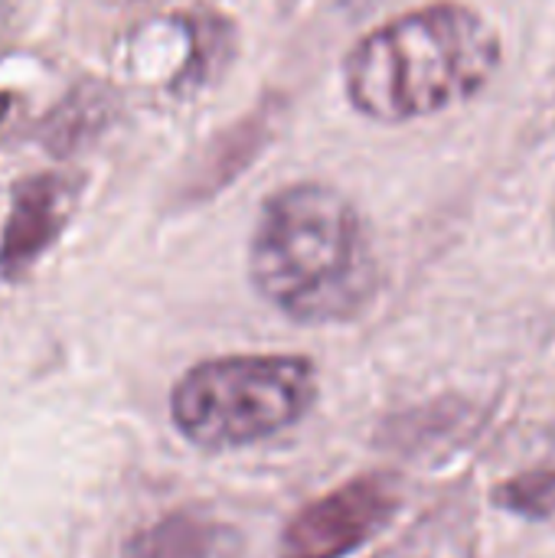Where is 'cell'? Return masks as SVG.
I'll return each mask as SVG.
<instances>
[{
    "mask_svg": "<svg viewBox=\"0 0 555 558\" xmlns=\"http://www.w3.org/2000/svg\"><path fill=\"white\" fill-rule=\"evenodd\" d=\"M497 65L500 39L478 10L429 3L363 36L343 62V78L360 114L402 124L468 101Z\"/></svg>",
    "mask_w": 555,
    "mask_h": 558,
    "instance_id": "1",
    "label": "cell"
},
{
    "mask_svg": "<svg viewBox=\"0 0 555 558\" xmlns=\"http://www.w3.org/2000/svg\"><path fill=\"white\" fill-rule=\"evenodd\" d=\"M249 278L291 320L353 317L373 291V255L357 206L324 183L278 190L262 206Z\"/></svg>",
    "mask_w": 555,
    "mask_h": 558,
    "instance_id": "2",
    "label": "cell"
},
{
    "mask_svg": "<svg viewBox=\"0 0 555 558\" xmlns=\"http://www.w3.org/2000/svg\"><path fill=\"white\" fill-rule=\"evenodd\" d=\"M317 399L307 356L249 353L196 363L170 392L177 432L203 451H232L298 425Z\"/></svg>",
    "mask_w": 555,
    "mask_h": 558,
    "instance_id": "3",
    "label": "cell"
},
{
    "mask_svg": "<svg viewBox=\"0 0 555 558\" xmlns=\"http://www.w3.org/2000/svg\"><path fill=\"white\" fill-rule=\"evenodd\" d=\"M399 513V490L383 474H363L307 504L278 539V558H347L379 536Z\"/></svg>",
    "mask_w": 555,
    "mask_h": 558,
    "instance_id": "4",
    "label": "cell"
},
{
    "mask_svg": "<svg viewBox=\"0 0 555 558\" xmlns=\"http://www.w3.org/2000/svg\"><path fill=\"white\" fill-rule=\"evenodd\" d=\"M79 180L69 173H29L10 190V213L0 229V278L20 281L59 242Z\"/></svg>",
    "mask_w": 555,
    "mask_h": 558,
    "instance_id": "5",
    "label": "cell"
},
{
    "mask_svg": "<svg viewBox=\"0 0 555 558\" xmlns=\"http://www.w3.org/2000/svg\"><path fill=\"white\" fill-rule=\"evenodd\" d=\"M121 558H245V539L206 510H173L131 533Z\"/></svg>",
    "mask_w": 555,
    "mask_h": 558,
    "instance_id": "6",
    "label": "cell"
},
{
    "mask_svg": "<svg viewBox=\"0 0 555 558\" xmlns=\"http://www.w3.org/2000/svg\"><path fill=\"white\" fill-rule=\"evenodd\" d=\"M494 504L514 517L550 520L555 517V468H540V471L507 477L504 484L494 487Z\"/></svg>",
    "mask_w": 555,
    "mask_h": 558,
    "instance_id": "7",
    "label": "cell"
},
{
    "mask_svg": "<svg viewBox=\"0 0 555 558\" xmlns=\"http://www.w3.org/2000/svg\"><path fill=\"white\" fill-rule=\"evenodd\" d=\"M108 114V101L101 98V92L95 88V92H88V95H82V92H75L72 98H65L62 101V108L56 111V118H52V131H49V144H56V147H75L85 134H92L98 124H101V118Z\"/></svg>",
    "mask_w": 555,
    "mask_h": 558,
    "instance_id": "8",
    "label": "cell"
},
{
    "mask_svg": "<svg viewBox=\"0 0 555 558\" xmlns=\"http://www.w3.org/2000/svg\"><path fill=\"white\" fill-rule=\"evenodd\" d=\"M7 23H10V0H0V39L7 33Z\"/></svg>",
    "mask_w": 555,
    "mask_h": 558,
    "instance_id": "9",
    "label": "cell"
},
{
    "mask_svg": "<svg viewBox=\"0 0 555 558\" xmlns=\"http://www.w3.org/2000/svg\"><path fill=\"white\" fill-rule=\"evenodd\" d=\"M10 108H13V95L10 92H0V121L10 114Z\"/></svg>",
    "mask_w": 555,
    "mask_h": 558,
    "instance_id": "10",
    "label": "cell"
}]
</instances>
